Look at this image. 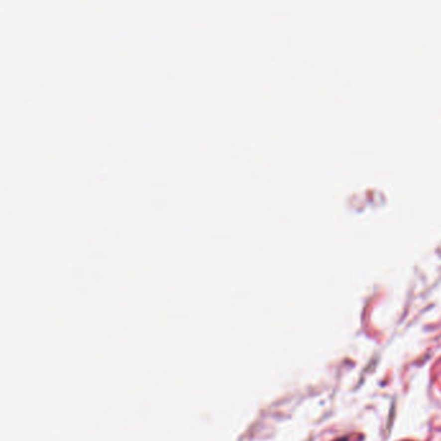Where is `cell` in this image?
<instances>
[{
    "label": "cell",
    "instance_id": "obj_1",
    "mask_svg": "<svg viewBox=\"0 0 441 441\" xmlns=\"http://www.w3.org/2000/svg\"><path fill=\"white\" fill-rule=\"evenodd\" d=\"M338 441H347V439H340V440H338Z\"/></svg>",
    "mask_w": 441,
    "mask_h": 441
}]
</instances>
